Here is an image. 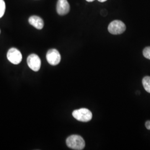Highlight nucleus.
<instances>
[{
    "label": "nucleus",
    "mask_w": 150,
    "mask_h": 150,
    "mask_svg": "<svg viewBox=\"0 0 150 150\" xmlns=\"http://www.w3.org/2000/svg\"><path fill=\"white\" fill-rule=\"evenodd\" d=\"M99 2H105V1H106L107 0H98Z\"/></svg>",
    "instance_id": "13"
},
{
    "label": "nucleus",
    "mask_w": 150,
    "mask_h": 150,
    "mask_svg": "<svg viewBox=\"0 0 150 150\" xmlns=\"http://www.w3.org/2000/svg\"><path fill=\"white\" fill-rule=\"evenodd\" d=\"M7 57L8 60L13 64H19L22 59L21 52L16 48H11L7 52Z\"/></svg>",
    "instance_id": "4"
},
{
    "label": "nucleus",
    "mask_w": 150,
    "mask_h": 150,
    "mask_svg": "<svg viewBox=\"0 0 150 150\" xmlns=\"http://www.w3.org/2000/svg\"><path fill=\"white\" fill-rule=\"evenodd\" d=\"M66 145L72 150H81L85 148V142L80 135L72 134L66 139Z\"/></svg>",
    "instance_id": "1"
},
{
    "label": "nucleus",
    "mask_w": 150,
    "mask_h": 150,
    "mask_svg": "<svg viewBox=\"0 0 150 150\" xmlns=\"http://www.w3.org/2000/svg\"><path fill=\"white\" fill-rule=\"evenodd\" d=\"M70 10V6L67 0H58L56 6V10L57 13L64 16L67 15Z\"/></svg>",
    "instance_id": "7"
},
{
    "label": "nucleus",
    "mask_w": 150,
    "mask_h": 150,
    "mask_svg": "<svg viewBox=\"0 0 150 150\" xmlns=\"http://www.w3.org/2000/svg\"><path fill=\"white\" fill-rule=\"evenodd\" d=\"M142 85L145 90L150 93V76H145L142 80Z\"/></svg>",
    "instance_id": "9"
},
{
    "label": "nucleus",
    "mask_w": 150,
    "mask_h": 150,
    "mask_svg": "<svg viewBox=\"0 0 150 150\" xmlns=\"http://www.w3.org/2000/svg\"><path fill=\"white\" fill-rule=\"evenodd\" d=\"M72 116L75 119L81 122L90 121L92 118V114L91 111L86 108H81L74 111Z\"/></svg>",
    "instance_id": "2"
},
{
    "label": "nucleus",
    "mask_w": 150,
    "mask_h": 150,
    "mask_svg": "<svg viewBox=\"0 0 150 150\" xmlns=\"http://www.w3.org/2000/svg\"><path fill=\"white\" fill-rule=\"evenodd\" d=\"M108 30L112 35H120L125 31L126 25L121 21L115 20L109 24Z\"/></svg>",
    "instance_id": "3"
},
{
    "label": "nucleus",
    "mask_w": 150,
    "mask_h": 150,
    "mask_svg": "<svg viewBox=\"0 0 150 150\" xmlns=\"http://www.w3.org/2000/svg\"><path fill=\"white\" fill-rule=\"evenodd\" d=\"M5 10V2L4 0H0V18L4 15Z\"/></svg>",
    "instance_id": "10"
},
{
    "label": "nucleus",
    "mask_w": 150,
    "mask_h": 150,
    "mask_svg": "<svg viewBox=\"0 0 150 150\" xmlns=\"http://www.w3.org/2000/svg\"><path fill=\"white\" fill-rule=\"evenodd\" d=\"M46 59L48 64L52 66H56L60 62L61 57L59 52L57 50L50 49L46 54Z\"/></svg>",
    "instance_id": "6"
},
{
    "label": "nucleus",
    "mask_w": 150,
    "mask_h": 150,
    "mask_svg": "<svg viewBox=\"0 0 150 150\" xmlns=\"http://www.w3.org/2000/svg\"><path fill=\"white\" fill-rule=\"evenodd\" d=\"M143 54L145 58L150 59V47H147L143 51Z\"/></svg>",
    "instance_id": "11"
},
{
    "label": "nucleus",
    "mask_w": 150,
    "mask_h": 150,
    "mask_svg": "<svg viewBox=\"0 0 150 150\" xmlns=\"http://www.w3.org/2000/svg\"><path fill=\"white\" fill-rule=\"evenodd\" d=\"M0 33H1V30H0Z\"/></svg>",
    "instance_id": "15"
},
{
    "label": "nucleus",
    "mask_w": 150,
    "mask_h": 150,
    "mask_svg": "<svg viewBox=\"0 0 150 150\" xmlns=\"http://www.w3.org/2000/svg\"><path fill=\"white\" fill-rule=\"evenodd\" d=\"M86 1H87V2H93V1H94L95 0H86Z\"/></svg>",
    "instance_id": "14"
},
{
    "label": "nucleus",
    "mask_w": 150,
    "mask_h": 150,
    "mask_svg": "<svg viewBox=\"0 0 150 150\" xmlns=\"http://www.w3.org/2000/svg\"><path fill=\"white\" fill-rule=\"evenodd\" d=\"M29 23L38 30H41L44 26L43 20L39 16L33 15L28 19Z\"/></svg>",
    "instance_id": "8"
},
{
    "label": "nucleus",
    "mask_w": 150,
    "mask_h": 150,
    "mask_svg": "<svg viewBox=\"0 0 150 150\" xmlns=\"http://www.w3.org/2000/svg\"><path fill=\"white\" fill-rule=\"evenodd\" d=\"M27 62L28 67L33 71L37 72L41 68V59L36 54H30L27 57Z\"/></svg>",
    "instance_id": "5"
},
{
    "label": "nucleus",
    "mask_w": 150,
    "mask_h": 150,
    "mask_svg": "<svg viewBox=\"0 0 150 150\" xmlns=\"http://www.w3.org/2000/svg\"><path fill=\"white\" fill-rule=\"evenodd\" d=\"M145 126L146 129L150 130V121H147L145 123Z\"/></svg>",
    "instance_id": "12"
}]
</instances>
